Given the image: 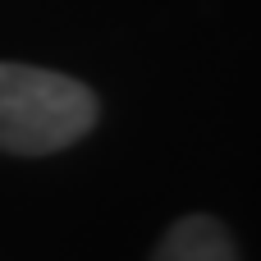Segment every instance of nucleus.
I'll return each instance as SVG.
<instances>
[{
  "mask_svg": "<svg viewBox=\"0 0 261 261\" xmlns=\"http://www.w3.org/2000/svg\"><path fill=\"white\" fill-rule=\"evenodd\" d=\"M96 119L101 101L87 83L37 64H0V151L50 156L87 138Z\"/></svg>",
  "mask_w": 261,
  "mask_h": 261,
  "instance_id": "obj_1",
  "label": "nucleus"
},
{
  "mask_svg": "<svg viewBox=\"0 0 261 261\" xmlns=\"http://www.w3.org/2000/svg\"><path fill=\"white\" fill-rule=\"evenodd\" d=\"M151 261H239V248L216 216H184L161 234Z\"/></svg>",
  "mask_w": 261,
  "mask_h": 261,
  "instance_id": "obj_2",
  "label": "nucleus"
}]
</instances>
